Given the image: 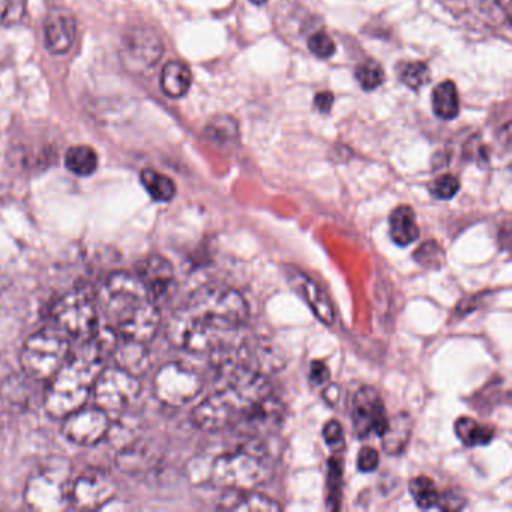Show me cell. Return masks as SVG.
<instances>
[{"instance_id": "8fae6325", "label": "cell", "mask_w": 512, "mask_h": 512, "mask_svg": "<svg viewBox=\"0 0 512 512\" xmlns=\"http://www.w3.org/2000/svg\"><path fill=\"white\" fill-rule=\"evenodd\" d=\"M118 494V482L104 469H89L71 484L70 503L82 511L103 508Z\"/></svg>"}, {"instance_id": "d4e9b609", "label": "cell", "mask_w": 512, "mask_h": 512, "mask_svg": "<svg viewBox=\"0 0 512 512\" xmlns=\"http://www.w3.org/2000/svg\"><path fill=\"white\" fill-rule=\"evenodd\" d=\"M65 166L77 176H91L98 169V155L91 146H74L65 154Z\"/></svg>"}, {"instance_id": "60d3db41", "label": "cell", "mask_w": 512, "mask_h": 512, "mask_svg": "<svg viewBox=\"0 0 512 512\" xmlns=\"http://www.w3.org/2000/svg\"><path fill=\"white\" fill-rule=\"evenodd\" d=\"M254 5H265L268 0H251Z\"/></svg>"}, {"instance_id": "ba28073f", "label": "cell", "mask_w": 512, "mask_h": 512, "mask_svg": "<svg viewBox=\"0 0 512 512\" xmlns=\"http://www.w3.org/2000/svg\"><path fill=\"white\" fill-rule=\"evenodd\" d=\"M152 388L161 403L181 407L199 397L203 389V377L184 362H167L155 373Z\"/></svg>"}, {"instance_id": "f35d334b", "label": "cell", "mask_w": 512, "mask_h": 512, "mask_svg": "<svg viewBox=\"0 0 512 512\" xmlns=\"http://www.w3.org/2000/svg\"><path fill=\"white\" fill-rule=\"evenodd\" d=\"M314 106L320 113L331 112L332 106H334V95L331 92H320L314 98Z\"/></svg>"}, {"instance_id": "484cf974", "label": "cell", "mask_w": 512, "mask_h": 512, "mask_svg": "<svg viewBox=\"0 0 512 512\" xmlns=\"http://www.w3.org/2000/svg\"><path fill=\"white\" fill-rule=\"evenodd\" d=\"M409 491L419 508L431 509L437 506L439 491H437L433 479L428 478V476L421 475L413 478L409 482Z\"/></svg>"}, {"instance_id": "74e56055", "label": "cell", "mask_w": 512, "mask_h": 512, "mask_svg": "<svg viewBox=\"0 0 512 512\" xmlns=\"http://www.w3.org/2000/svg\"><path fill=\"white\" fill-rule=\"evenodd\" d=\"M310 377L314 383L322 385V383H325L326 380L331 377V373H329V368L326 367L323 362L314 361L313 364H311Z\"/></svg>"}, {"instance_id": "e575fe53", "label": "cell", "mask_w": 512, "mask_h": 512, "mask_svg": "<svg viewBox=\"0 0 512 512\" xmlns=\"http://www.w3.org/2000/svg\"><path fill=\"white\" fill-rule=\"evenodd\" d=\"M25 14V0H8L4 13L0 16V23L5 26H13L22 20Z\"/></svg>"}, {"instance_id": "52a82bcc", "label": "cell", "mask_w": 512, "mask_h": 512, "mask_svg": "<svg viewBox=\"0 0 512 512\" xmlns=\"http://www.w3.org/2000/svg\"><path fill=\"white\" fill-rule=\"evenodd\" d=\"M56 328L74 340L88 341L100 328L98 304L86 290L65 293L52 308Z\"/></svg>"}, {"instance_id": "6da1fadb", "label": "cell", "mask_w": 512, "mask_h": 512, "mask_svg": "<svg viewBox=\"0 0 512 512\" xmlns=\"http://www.w3.org/2000/svg\"><path fill=\"white\" fill-rule=\"evenodd\" d=\"M248 304L238 290L205 284L170 316L167 338L185 352L217 353L229 347L233 335L247 323Z\"/></svg>"}, {"instance_id": "83f0119b", "label": "cell", "mask_w": 512, "mask_h": 512, "mask_svg": "<svg viewBox=\"0 0 512 512\" xmlns=\"http://www.w3.org/2000/svg\"><path fill=\"white\" fill-rule=\"evenodd\" d=\"M400 79L407 88L419 91L430 83V68L424 62H409L401 70Z\"/></svg>"}, {"instance_id": "836d02e7", "label": "cell", "mask_w": 512, "mask_h": 512, "mask_svg": "<svg viewBox=\"0 0 512 512\" xmlns=\"http://www.w3.org/2000/svg\"><path fill=\"white\" fill-rule=\"evenodd\" d=\"M323 439L326 445L334 452H341L344 449V433L340 422L331 419L323 427Z\"/></svg>"}, {"instance_id": "4316f807", "label": "cell", "mask_w": 512, "mask_h": 512, "mask_svg": "<svg viewBox=\"0 0 512 512\" xmlns=\"http://www.w3.org/2000/svg\"><path fill=\"white\" fill-rule=\"evenodd\" d=\"M355 77L364 91H374L385 82V71L379 62L368 59L356 68Z\"/></svg>"}, {"instance_id": "277c9868", "label": "cell", "mask_w": 512, "mask_h": 512, "mask_svg": "<svg viewBox=\"0 0 512 512\" xmlns=\"http://www.w3.org/2000/svg\"><path fill=\"white\" fill-rule=\"evenodd\" d=\"M271 476L266 452L257 440L215 457L211 467V481L224 490H254Z\"/></svg>"}, {"instance_id": "9a60e30c", "label": "cell", "mask_w": 512, "mask_h": 512, "mask_svg": "<svg viewBox=\"0 0 512 512\" xmlns=\"http://www.w3.org/2000/svg\"><path fill=\"white\" fill-rule=\"evenodd\" d=\"M76 40V19L67 8L56 7L44 20V44L52 55L70 52Z\"/></svg>"}, {"instance_id": "f1b7e54d", "label": "cell", "mask_w": 512, "mask_h": 512, "mask_svg": "<svg viewBox=\"0 0 512 512\" xmlns=\"http://www.w3.org/2000/svg\"><path fill=\"white\" fill-rule=\"evenodd\" d=\"M206 134L212 140L227 142V140L235 139L238 136V124H236L235 119L229 118V116H220V118H215L214 121L209 122Z\"/></svg>"}, {"instance_id": "44dd1931", "label": "cell", "mask_w": 512, "mask_h": 512, "mask_svg": "<svg viewBox=\"0 0 512 512\" xmlns=\"http://www.w3.org/2000/svg\"><path fill=\"white\" fill-rule=\"evenodd\" d=\"M161 89L169 98L185 97L190 91L191 83H193V74H191L188 65L181 61H170L164 65L161 71Z\"/></svg>"}, {"instance_id": "cb8c5ba5", "label": "cell", "mask_w": 512, "mask_h": 512, "mask_svg": "<svg viewBox=\"0 0 512 512\" xmlns=\"http://www.w3.org/2000/svg\"><path fill=\"white\" fill-rule=\"evenodd\" d=\"M140 181H142L143 187L148 191L149 196L157 202H170L176 196V185L173 179L157 172V170H143Z\"/></svg>"}, {"instance_id": "8d00e7d4", "label": "cell", "mask_w": 512, "mask_h": 512, "mask_svg": "<svg viewBox=\"0 0 512 512\" xmlns=\"http://www.w3.org/2000/svg\"><path fill=\"white\" fill-rule=\"evenodd\" d=\"M379 452L370 446H364L358 454V467L361 472H373L379 466Z\"/></svg>"}, {"instance_id": "3957f363", "label": "cell", "mask_w": 512, "mask_h": 512, "mask_svg": "<svg viewBox=\"0 0 512 512\" xmlns=\"http://www.w3.org/2000/svg\"><path fill=\"white\" fill-rule=\"evenodd\" d=\"M74 356L50 379L44 395V409L52 418L64 419L70 413L82 409L94 391L95 380L104 368L106 355L92 341H85Z\"/></svg>"}, {"instance_id": "7c38bea8", "label": "cell", "mask_w": 512, "mask_h": 512, "mask_svg": "<svg viewBox=\"0 0 512 512\" xmlns=\"http://www.w3.org/2000/svg\"><path fill=\"white\" fill-rule=\"evenodd\" d=\"M110 433V416L100 407H86L65 416L62 434L70 442L94 446Z\"/></svg>"}, {"instance_id": "4dcf8cb0", "label": "cell", "mask_w": 512, "mask_h": 512, "mask_svg": "<svg viewBox=\"0 0 512 512\" xmlns=\"http://www.w3.org/2000/svg\"><path fill=\"white\" fill-rule=\"evenodd\" d=\"M341 475H343V466H341V460L337 457H332L329 460V478H328V488H329V497L328 502L331 503L332 508H338V502H340V494H341Z\"/></svg>"}, {"instance_id": "30bf717a", "label": "cell", "mask_w": 512, "mask_h": 512, "mask_svg": "<svg viewBox=\"0 0 512 512\" xmlns=\"http://www.w3.org/2000/svg\"><path fill=\"white\" fill-rule=\"evenodd\" d=\"M164 55L161 38L145 26H133L122 35L121 56L125 70L137 76H145L154 70Z\"/></svg>"}, {"instance_id": "f546056e", "label": "cell", "mask_w": 512, "mask_h": 512, "mask_svg": "<svg viewBox=\"0 0 512 512\" xmlns=\"http://www.w3.org/2000/svg\"><path fill=\"white\" fill-rule=\"evenodd\" d=\"M416 262L421 263L425 268L437 269L442 266L445 254H443L442 247L437 245L436 242L430 241L422 244L415 253Z\"/></svg>"}, {"instance_id": "d6986e66", "label": "cell", "mask_w": 512, "mask_h": 512, "mask_svg": "<svg viewBox=\"0 0 512 512\" xmlns=\"http://www.w3.org/2000/svg\"><path fill=\"white\" fill-rule=\"evenodd\" d=\"M112 355L118 367L124 368L128 373L137 377L148 371L149 364H151L146 344L137 343V341L122 338V343L116 344Z\"/></svg>"}, {"instance_id": "2e32d148", "label": "cell", "mask_w": 512, "mask_h": 512, "mask_svg": "<svg viewBox=\"0 0 512 512\" xmlns=\"http://www.w3.org/2000/svg\"><path fill=\"white\" fill-rule=\"evenodd\" d=\"M137 275L157 304L161 299L167 298L170 290L175 286V271H173L172 263L160 254L146 257L140 263Z\"/></svg>"}, {"instance_id": "ffe728a7", "label": "cell", "mask_w": 512, "mask_h": 512, "mask_svg": "<svg viewBox=\"0 0 512 512\" xmlns=\"http://www.w3.org/2000/svg\"><path fill=\"white\" fill-rule=\"evenodd\" d=\"M389 235L398 247H409L419 238L416 215L410 206L395 208L389 215Z\"/></svg>"}, {"instance_id": "ac0fdd59", "label": "cell", "mask_w": 512, "mask_h": 512, "mask_svg": "<svg viewBox=\"0 0 512 512\" xmlns=\"http://www.w3.org/2000/svg\"><path fill=\"white\" fill-rule=\"evenodd\" d=\"M413 431V419L407 412L398 413L389 419L382 437L383 451L389 455H400L409 445Z\"/></svg>"}, {"instance_id": "e0dca14e", "label": "cell", "mask_w": 512, "mask_h": 512, "mask_svg": "<svg viewBox=\"0 0 512 512\" xmlns=\"http://www.w3.org/2000/svg\"><path fill=\"white\" fill-rule=\"evenodd\" d=\"M218 508L229 511L277 512L281 505L277 500L253 490H226L218 500Z\"/></svg>"}, {"instance_id": "ab89813d", "label": "cell", "mask_w": 512, "mask_h": 512, "mask_svg": "<svg viewBox=\"0 0 512 512\" xmlns=\"http://www.w3.org/2000/svg\"><path fill=\"white\" fill-rule=\"evenodd\" d=\"M494 2L500 8V11H505V16L509 19V0H494Z\"/></svg>"}, {"instance_id": "1f68e13d", "label": "cell", "mask_w": 512, "mask_h": 512, "mask_svg": "<svg viewBox=\"0 0 512 512\" xmlns=\"http://www.w3.org/2000/svg\"><path fill=\"white\" fill-rule=\"evenodd\" d=\"M308 49L319 59H329L335 55V43L326 32H316L308 38Z\"/></svg>"}, {"instance_id": "5bb4252c", "label": "cell", "mask_w": 512, "mask_h": 512, "mask_svg": "<svg viewBox=\"0 0 512 512\" xmlns=\"http://www.w3.org/2000/svg\"><path fill=\"white\" fill-rule=\"evenodd\" d=\"M284 277H286L289 286L304 299L305 304L313 311L314 316L323 323L331 326L334 323V307L328 293L311 280L308 275L293 266H284Z\"/></svg>"}, {"instance_id": "5b68a950", "label": "cell", "mask_w": 512, "mask_h": 512, "mask_svg": "<svg viewBox=\"0 0 512 512\" xmlns=\"http://www.w3.org/2000/svg\"><path fill=\"white\" fill-rule=\"evenodd\" d=\"M70 337L61 329L46 328L32 334L20 353V364L32 380H50L70 356Z\"/></svg>"}, {"instance_id": "4fadbf2b", "label": "cell", "mask_w": 512, "mask_h": 512, "mask_svg": "<svg viewBox=\"0 0 512 512\" xmlns=\"http://www.w3.org/2000/svg\"><path fill=\"white\" fill-rule=\"evenodd\" d=\"M353 430L361 440L371 436H380L388 424L385 404L379 391L373 386H362L353 398Z\"/></svg>"}, {"instance_id": "7402d4cb", "label": "cell", "mask_w": 512, "mask_h": 512, "mask_svg": "<svg viewBox=\"0 0 512 512\" xmlns=\"http://www.w3.org/2000/svg\"><path fill=\"white\" fill-rule=\"evenodd\" d=\"M433 110L437 118L452 121L460 113L457 86L451 80L440 83L433 91Z\"/></svg>"}, {"instance_id": "9c48e42d", "label": "cell", "mask_w": 512, "mask_h": 512, "mask_svg": "<svg viewBox=\"0 0 512 512\" xmlns=\"http://www.w3.org/2000/svg\"><path fill=\"white\" fill-rule=\"evenodd\" d=\"M95 404L107 415H121L140 394V380L124 368L104 367L94 385Z\"/></svg>"}, {"instance_id": "d6a6232c", "label": "cell", "mask_w": 512, "mask_h": 512, "mask_svg": "<svg viewBox=\"0 0 512 512\" xmlns=\"http://www.w3.org/2000/svg\"><path fill=\"white\" fill-rule=\"evenodd\" d=\"M430 190L436 199L449 200L460 191V181H458L457 176L443 175L433 182Z\"/></svg>"}, {"instance_id": "7a4b0ae2", "label": "cell", "mask_w": 512, "mask_h": 512, "mask_svg": "<svg viewBox=\"0 0 512 512\" xmlns=\"http://www.w3.org/2000/svg\"><path fill=\"white\" fill-rule=\"evenodd\" d=\"M98 296L119 337L143 344L154 340L161 323L160 308L139 275L113 272L104 281Z\"/></svg>"}, {"instance_id": "603a6c76", "label": "cell", "mask_w": 512, "mask_h": 512, "mask_svg": "<svg viewBox=\"0 0 512 512\" xmlns=\"http://www.w3.org/2000/svg\"><path fill=\"white\" fill-rule=\"evenodd\" d=\"M455 434L463 445L482 446L488 445L493 440L494 428L481 425L469 416H461L455 421Z\"/></svg>"}, {"instance_id": "8992f818", "label": "cell", "mask_w": 512, "mask_h": 512, "mask_svg": "<svg viewBox=\"0 0 512 512\" xmlns=\"http://www.w3.org/2000/svg\"><path fill=\"white\" fill-rule=\"evenodd\" d=\"M71 466L64 458L50 461L29 478L25 500L37 511H61L70 503Z\"/></svg>"}, {"instance_id": "d590c367", "label": "cell", "mask_w": 512, "mask_h": 512, "mask_svg": "<svg viewBox=\"0 0 512 512\" xmlns=\"http://www.w3.org/2000/svg\"><path fill=\"white\" fill-rule=\"evenodd\" d=\"M464 505H466V499L455 490H446L439 493L437 506L445 509V511H457V509L463 508Z\"/></svg>"}]
</instances>
